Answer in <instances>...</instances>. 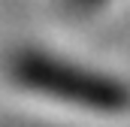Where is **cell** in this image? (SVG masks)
<instances>
[{
  "instance_id": "obj_1",
  "label": "cell",
  "mask_w": 130,
  "mask_h": 127,
  "mask_svg": "<svg viewBox=\"0 0 130 127\" xmlns=\"http://www.w3.org/2000/svg\"><path fill=\"white\" fill-rule=\"evenodd\" d=\"M12 94L79 115H115L127 106V91L88 64L67 58L42 42H18L0 61Z\"/></svg>"
}]
</instances>
